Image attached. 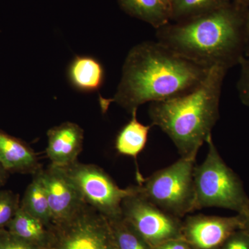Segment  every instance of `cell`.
<instances>
[{
  "mask_svg": "<svg viewBox=\"0 0 249 249\" xmlns=\"http://www.w3.org/2000/svg\"><path fill=\"white\" fill-rule=\"evenodd\" d=\"M210 69L183 58L159 42H145L129 51L114 97H100L103 111L116 103L128 113L147 103L191 92L204 81Z\"/></svg>",
  "mask_w": 249,
  "mask_h": 249,
  "instance_id": "1",
  "label": "cell"
},
{
  "mask_svg": "<svg viewBox=\"0 0 249 249\" xmlns=\"http://www.w3.org/2000/svg\"><path fill=\"white\" fill-rule=\"evenodd\" d=\"M249 7L231 1L206 14L157 29V42L201 66L229 69L245 57Z\"/></svg>",
  "mask_w": 249,
  "mask_h": 249,
  "instance_id": "2",
  "label": "cell"
},
{
  "mask_svg": "<svg viewBox=\"0 0 249 249\" xmlns=\"http://www.w3.org/2000/svg\"><path fill=\"white\" fill-rule=\"evenodd\" d=\"M228 71L211 67L204 81L191 92L150 103L152 125L169 137L182 158L196 160L201 145L212 135L219 120L223 82Z\"/></svg>",
  "mask_w": 249,
  "mask_h": 249,
  "instance_id": "3",
  "label": "cell"
},
{
  "mask_svg": "<svg viewBox=\"0 0 249 249\" xmlns=\"http://www.w3.org/2000/svg\"><path fill=\"white\" fill-rule=\"evenodd\" d=\"M206 143L209 152L202 163L194 170V211L217 207L245 213L249 203L242 180L226 164L213 140Z\"/></svg>",
  "mask_w": 249,
  "mask_h": 249,
  "instance_id": "4",
  "label": "cell"
},
{
  "mask_svg": "<svg viewBox=\"0 0 249 249\" xmlns=\"http://www.w3.org/2000/svg\"><path fill=\"white\" fill-rule=\"evenodd\" d=\"M196 160L181 158L139 182L138 193L165 212L182 219L194 212Z\"/></svg>",
  "mask_w": 249,
  "mask_h": 249,
  "instance_id": "5",
  "label": "cell"
},
{
  "mask_svg": "<svg viewBox=\"0 0 249 249\" xmlns=\"http://www.w3.org/2000/svg\"><path fill=\"white\" fill-rule=\"evenodd\" d=\"M62 168L74 183L83 201L107 219L121 216L123 200L138 192L137 185L121 188L105 170L96 165L77 160Z\"/></svg>",
  "mask_w": 249,
  "mask_h": 249,
  "instance_id": "6",
  "label": "cell"
},
{
  "mask_svg": "<svg viewBox=\"0 0 249 249\" xmlns=\"http://www.w3.org/2000/svg\"><path fill=\"white\" fill-rule=\"evenodd\" d=\"M52 230L49 249H118L107 218L87 204Z\"/></svg>",
  "mask_w": 249,
  "mask_h": 249,
  "instance_id": "7",
  "label": "cell"
},
{
  "mask_svg": "<svg viewBox=\"0 0 249 249\" xmlns=\"http://www.w3.org/2000/svg\"><path fill=\"white\" fill-rule=\"evenodd\" d=\"M121 212L152 248L165 241L183 238V219L165 212L138 192L124 198Z\"/></svg>",
  "mask_w": 249,
  "mask_h": 249,
  "instance_id": "8",
  "label": "cell"
},
{
  "mask_svg": "<svg viewBox=\"0 0 249 249\" xmlns=\"http://www.w3.org/2000/svg\"><path fill=\"white\" fill-rule=\"evenodd\" d=\"M242 229V218L199 214L183 220L182 237L194 249H219L228 237Z\"/></svg>",
  "mask_w": 249,
  "mask_h": 249,
  "instance_id": "9",
  "label": "cell"
},
{
  "mask_svg": "<svg viewBox=\"0 0 249 249\" xmlns=\"http://www.w3.org/2000/svg\"><path fill=\"white\" fill-rule=\"evenodd\" d=\"M52 212L53 225L71 217L86 203L62 167L51 163L40 170Z\"/></svg>",
  "mask_w": 249,
  "mask_h": 249,
  "instance_id": "10",
  "label": "cell"
},
{
  "mask_svg": "<svg viewBox=\"0 0 249 249\" xmlns=\"http://www.w3.org/2000/svg\"><path fill=\"white\" fill-rule=\"evenodd\" d=\"M46 152L51 163L65 167L77 161L83 150L84 132L78 124L65 122L47 132Z\"/></svg>",
  "mask_w": 249,
  "mask_h": 249,
  "instance_id": "11",
  "label": "cell"
},
{
  "mask_svg": "<svg viewBox=\"0 0 249 249\" xmlns=\"http://www.w3.org/2000/svg\"><path fill=\"white\" fill-rule=\"evenodd\" d=\"M0 161L9 173L32 174L41 169L35 152L20 139L0 130Z\"/></svg>",
  "mask_w": 249,
  "mask_h": 249,
  "instance_id": "12",
  "label": "cell"
},
{
  "mask_svg": "<svg viewBox=\"0 0 249 249\" xmlns=\"http://www.w3.org/2000/svg\"><path fill=\"white\" fill-rule=\"evenodd\" d=\"M10 232L40 248L49 249L53 241L52 227L21 209H18L6 228Z\"/></svg>",
  "mask_w": 249,
  "mask_h": 249,
  "instance_id": "13",
  "label": "cell"
},
{
  "mask_svg": "<svg viewBox=\"0 0 249 249\" xmlns=\"http://www.w3.org/2000/svg\"><path fill=\"white\" fill-rule=\"evenodd\" d=\"M68 78L73 87L80 91H97L104 83V67L93 57L76 56L69 67Z\"/></svg>",
  "mask_w": 249,
  "mask_h": 249,
  "instance_id": "14",
  "label": "cell"
},
{
  "mask_svg": "<svg viewBox=\"0 0 249 249\" xmlns=\"http://www.w3.org/2000/svg\"><path fill=\"white\" fill-rule=\"evenodd\" d=\"M121 9L156 29L171 22V0H119Z\"/></svg>",
  "mask_w": 249,
  "mask_h": 249,
  "instance_id": "15",
  "label": "cell"
},
{
  "mask_svg": "<svg viewBox=\"0 0 249 249\" xmlns=\"http://www.w3.org/2000/svg\"><path fill=\"white\" fill-rule=\"evenodd\" d=\"M137 110L131 113L130 121L121 129L115 141L116 151L137 160V157L145 148L149 132L152 127L139 122L137 118Z\"/></svg>",
  "mask_w": 249,
  "mask_h": 249,
  "instance_id": "16",
  "label": "cell"
},
{
  "mask_svg": "<svg viewBox=\"0 0 249 249\" xmlns=\"http://www.w3.org/2000/svg\"><path fill=\"white\" fill-rule=\"evenodd\" d=\"M40 170L33 175L32 181L27 186L22 200H20V208L40 219L47 227H52V212L41 178Z\"/></svg>",
  "mask_w": 249,
  "mask_h": 249,
  "instance_id": "17",
  "label": "cell"
},
{
  "mask_svg": "<svg viewBox=\"0 0 249 249\" xmlns=\"http://www.w3.org/2000/svg\"><path fill=\"white\" fill-rule=\"evenodd\" d=\"M231 0H171V22H178L206 14Z\"/></svg>",
  "mask_w": 249,
  "mask_h": 249,
  "instance_id": "18",
  "label": "cell"
},
{
  "mask_svg": "<svg viewBox=\"0 0 249 249\" xmlns=\"http://www.w3.org/2000/svg\"><path fill=\"white\" fill-rule=\"evenodd\" d=\"M108 221L118 249H153L122 214Z\"/></svg>",
  "mask_w": 249,
  "mask_h": 249,
  "instance_id": "19",
  "label": "cell"
},
{
  "mask_svg": "<svg viewBox=\"0 0 249 249\" xmlns=\"http://www.w3.org/2000/svg\"><path fill=\"white\" fill-rule=\"evenodd\" d=\"M20 207L19 195L0 189V229H6Z\"/></svg>",
  "mask_w": 249,
  "mask_h": 249,
  "instance_id": "20",
  "label": "cell"
},
{
  "mask_svg": "<svg viewBox=\"0 0 249 249\" xmlns=\"http://www.w3.org/2000/svg\"><path fill=\"white\" fill-rule=\"evenodd\" d=\"M0 249H45L14 235L6 229H0Z\"/></svg>",
  "mask_w": 249,
  "mask_h": 249,
  "instance_id": "21",
  "label": "cell"
},
{
  "mask_svg": "<svg viewBox=\"0 0 249 249\" xmlns=\"http://www.w3.org/2000/svg\"><path fill=\"white\" fill-rule=\"evenodd\" d=\"M240 74L237 89L241 102L249 107V58L245 57L240 63Z\"/></svg>",
  "mask_w": 249,
  "mask_h": 249,
  "instance_id": "22",
  "label": "cell"
},
{
  "mask_svg": "<svg viewBox=\"0 0 249 249\" xmlns=\"http://www.w3.org/2000/svg\"><path fill=\"white\" fill-rule=\"evenodd\" d=\"M219 249H249V234L239 229L229 236Z\"/></svg>",
  "mask_w": 249,
  "mask_h": 249,
  "instance_id": "23",
  "label": "cell"
},
{
  "mask_svg": "<svg viewBox=\"0 0 249 249\" xmlns=\"http://www.w3.org/2000/svg\"><path fill=\"white\" fill-rule=\"evenodd\" d=\"M153 249H194L183 238L174 239L165 241L160 245L153 247Z\"/></svg>",
  "mask_w": 249,
  "mask_h": 249,
  "instance_id": "24",
  "label": "cell"
},
{
  "mask_svg": "<svg viewBox=\"0 0 249 249\" xmlns=\"http://www.w3.org/2000/svg\"><path fill=\"white\" fill-rule=\"evenodd\" d=\"M242 218V229L249 234V203L245 213L239 214Z\"/></svg>",
  "mask_w": 249,
  "mask_h": 249,
  "instance_id": "25",
  "label": "cell"
},
{
  "mask_svg": "<svg viewBox=\"0 0 249 249\" xmlns=\"http://www.w3.org/2000/svg\"><path fill=\"white\" fill-rule=\"evenodd\" d=\"M9 173L6 171L4 167L3 166L2 163L0 161V189L1 187L4 186L6 181H7L8 177H9Z\"/></svg>",
  "mask_w": 249,
  "mask_h": 249,
  "instance_id": "26",
  "label": "cell"
},
{
  "mask_svg": "<svg viewBox=\"0 0 249 249\" xmlns=\"http://www.w3.org/2000/svg\"><path fill=\"white\" fill-rule=\"evenodd\" d=\"M245 57L249 58V31L248 38H247V47H246Z\"/></svg>",
  "mask_w": 249,
  "mask_h": 249,
  "instance_id": "27",
  "label": "cell"
},
{
  "mask_svg": "<svg viewBox=\"0 0 249 249\" xmlns=\"http://www.w3.org/2000/svg\"><path fill=\"white\" fill-rule=\"evenodd\" d=\"M232 1H235V2L238 3V4L249 7V0H232Z\"/></svg>",
  "mask_w": 249,
  "mask_h": 249,
  "instance_id": "28",
  "label": "cell"
}]
</instances>
